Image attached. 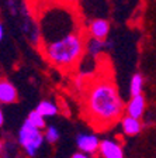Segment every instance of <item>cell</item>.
<instances>
[{"label":"cell","instance_id":"6da1fadb","mask_svg":"<svg viewBox=\"0 0 156 158\" xmlns=\"http://www.w3.org/2000/svg\"><path fill=\"white\" fill-rule=\"evenodd\" d=\"M85 109L91 124L97 128H106L121 120L125 103L113 79L100 76L86 86Z\"/></svg>","mask_w":156,"mask_h":158},{"label":"cell","instance_id":"7a4b0ae2","mask_svg":"<svg viewBox=\"0 0 156 158\" xmlns=\"http://www.w3.org/2000/svg\"><path fill=\"white\" fill-rule=\"evenodd\" d=\"M86 52V40L83 34L76 31L66 34L58 40L44 44V54L54 66L59 69H72L80 62Z\"/></svg>","mask_w":156,"mask_h":158},{"label":"cell","instance_id":"3957f363","mask_svg":"<svg viewBox=\"0 0 156 158\" xmlns=\"http://www.w3.org/2000/svg\"><path fill=\"white\" fill-rule=\"evenodd\" d=\"M76 30H78L76 16L66 7H51L42 14L41 34L44 37V44L58 40Z\"/></svg>","mask_w":156,"mask_h":158},{"label":"cell","instance_id":"277c9868","mask_svg":"<svg viewBox=\"0 0 156 158\" xmlns=\"http://www.w3.org/2000/svg\"><path fill=\"white\" fill-rule=\"evenodd\" d=\"M44 141H45V135H44L42 130L31 124L26 118L23 126L18 130V144L21 145L24 152L30 158L35 157L38 154L39 148L42 147Z\"/></svg>","mask_w":156,"mask_h":158},{"label":"cell","instance_id":"5b68a950","mask_svg":"<svg viewBox=\"0 0 156 158\" xmlns=\"http://www.w3.org/2000/svg\"><path fill=\"white\" fill-rule=\"evenodd\" d=\"M100 143L101 140L98 138V135L93 134V133H80L76 137V147H78V150L82 152H86L89 155H93L96 152H98Z\"/></svg>","mask_w":156,"mask_h":158},{"label":"cell","instance_id":"8992f818","mask_svg":"<svg viewBox=\"0 0 156 158\" xmlns=\"http://www.w3.org/2000/svg\"><path fill=\"white\" fill-rule=\"evenodd\" d=\"M98 154L101 158H125L122 145L115 140H111V138L101 140Z\"/></svg>","mask_w":156,"mask_h":158},{"label":"cell","instance_id":"52a82bcc","mask_svg":"<svg viewBox=\"0 0 156 158\" xmlns=\"http://www.w3.org/2000/svg\"><path fill=\"white\" fill-rule=\"evenodd\" d=\"M145 112H146V99L142 93L131 96V99L125 103V114L128 116L142 118L145 116Z\"/></svg>","mask_w":156,"mask_h":158},{"label":"cell","instance_id":"ba28073f","mask_svg":"<svg viewBox=\"0 0 156 158\" xmlns=\"http://www.w3.org/2000/svg\"><path fill=\"white\" fill-rule=\"evenodd\" d=\"M18 100V92L9 79H0V105H13Z\"/></svg>","mask_w":156,"mask_h":158},{"label":"cell","instance_id":"9c48e42d","mask_svg":"<svg viewBox=\"0 0 156 158\" xmlns=\"http://www.w3.org/2000/svg\"><path fill=\"white\" fill-rule=\"evenodd\" d=\"M120 126H121V130L125 135H138L143 128V123L141 118L138 117H132V116H122L120 120Z\"/></svg>","mask_w":156,"mask_h":158},{"label":"cell","instance_id":"30bf717a","mask_svg":"<svg viewBox=\"0 0 156 158\" xmlns=\"http://www.w3.org/2000/svg\"><path fill=\"white\" fill-rule=\"evenodd\" d=\"M89 34L93 38L107 40L110 34V23L104 19H94L89 23Z\"/></svg>","mask_w":156,"mask_h":158},{"label":"cell","instance_id":"8fae6325","mask_svg":"<svg viewBox=\"0 0 156 158\" xmlns=\"http://www.w3.org/2000/svg\"><path fill=\"white\" fill-rule=\"evenodd\" d=\"M107 40H98V38H90L86 41V54L91 58H97L107 47Z\"/></svg>","mask_w":156,"mask_h":158},{"label":"cell","instance_id":"7c38bea8","mask_svg":"<svg viewBox=\"0 0 156 158\" xmlns=\"http://www.w3.org/2000/svg\"><path fill=\"white\" fill-rule=\"evenodd\" d=\"M35 109L45 118L46 117H54V116H56L58 114V112H59L58 105L54 103V102H51V100H41V102L37 105Z\"/></svg>","mask_w":156,"mask_h":158},{"label":"cell","instance_id":"4fadbf2b","mask_svg":"<svg viewBox=\"0 0 156 158\" xmlns=\"http://www.w3.org/2000/svg\"><path fill=\"white\" fill-rule=\"evenodd\" d=\"M143 88H145V78H143L142 73L137 72L131 76L130 81V95H141L143 92Z\"/></svg>","mask_w":156,"mask_h":158},{"label":"cell","instance_id":"5bb4252c","mask_svg":"<svg viewBox=\"0 0 156 158\" xmlns=\"http://www.w3.org/2000/svg\"><path fill=\"white\" fill-rule=\"evenodd\" d=\"M27 120H28L31 124H34L35 127L41 128V130H44V128L46 127V123H45V117H44L41 113L38 112V110H33V112H30L28 116H27Z\"/></svg>","mask_w":156,"mask_h":158},{"label":"cell","instance_id":"9a60e30c","mask_svg":"<svg viewBox=\"0 0 156 158\" xmlns=\"http://www.w3.org/2000/svg\"><path fill=\"white\" fill-rule=\"evenodd\" d=\"M44 135H45V141H48L49 144H54L61 138V133L55 126H46L44 128Z\"/></svg>","mask_w":156,"mask_h":158},{"label":"cell","instance_id":"2e32d148","mask_svg":"<svg viewBox=\"0 0 156 158\" xmlns=\"http://www.w3.org/2000/svg\"><path fill=\"white\" fill-rule=\"evenodd\" d=\"M72 158H91V157L89 154H86V152L78 151V152H75V154L72 155Z\"/></svg>","mask_w":156,"mask_h":158},{"label":"cell","instance_id":"e0dca14e","mask_svg":"<svg viewBox=\"0 0 156 158\" xmlns=\"http://www.w3.org/2000/svg\"><path fill=\"white\" fill-rule=\"evenodd\" d=\"M3 37H4V27H3V23L0 21V43L3 41Z\"/></svg>","mask_w":156,"mask_h":158},{"label":"cell","instance_id":"ac0fdd59","mask_svg":"<svg viewBox=\"0 0 156 158\" xmlns=\"http://www.w3.org/2000/svg\"><path fill=\"white\" fill-rule=\"evenodd\" d=\"M4 123V114H3V110H2V107H0V127L3 126Z\"/></svg>","mask_w":156,"mask_h":158},{"label":"cell","instance_id":"d6986e66","mask_svg":"<svg viewBox=\"0 0 156 158\" xmlns=\"http://www.w3.org/2000/svg\"><path fill=\"white\" fill-rule=\"evenodd\" d=\"M2 151H3V143L0 141V154H2Z\"/></svg>","mask_w":156,"mask_h":158}]
</instances>
